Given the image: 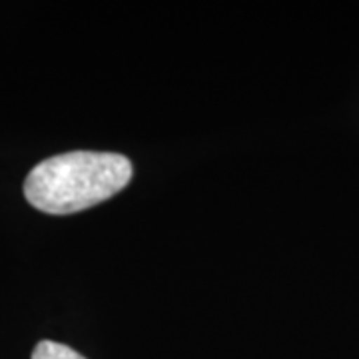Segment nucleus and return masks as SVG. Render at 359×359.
<instances>
[{"mask_svg":"<svg viewBox=\"0 0 359 359\" xmlns=\"http://www.w3.org/2000/svg\"><path fill=\"white\" fill-rule=\"evenodd\" d=\"M132 180V162L114 152H66L30 170L25 196L40 212L66 216L100 204L124 190Z\"/></svg>","mask_w":359,"mask_h":359,"instance_id":"nucleus-1","label":"nucleus"},{"mask_svg":"<svg viewBox=\"0 0 359 359\" xmlns=\"http://www.w3.org/2000/svg\"><path fill=\"white\" fill-rule=\"evenodd\" d=\"M32 359H86L74 351L72 347L65 344H56V341H40L39 346L32 351Z\"/></svg>","mask_w":359,"mask_h":359,"instance_id":"nucleus-2","label":"nucleus"}]
</instances>
